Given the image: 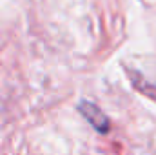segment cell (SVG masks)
<instances>
[{"instance_id": "obj_1", "label": "cell", "mask_w": 156, "mask_h": 155, "mask_svg": "<svg viewBox=\"0 0 156 155\" xmlns=\"http://www.w3.org/2000/svg\"><path fill=\"white\" fill-rule=\"evenodd\" d=\"M78 110H80V113L85 117V120H87L94 130H98V131H102V133L109 131V119L104 115V112H102L96 104L87 102V100H82V102L78 104Z\"/></svg>"}]
</instances>
